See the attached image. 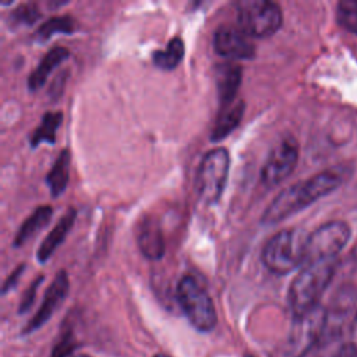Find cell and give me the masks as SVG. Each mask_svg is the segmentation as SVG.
Listing matches in <instances>:
<instances>
[{"label":"cell","instance_id":"1","mask_svg":"<svg viewBox=\"0 0 357 357\" xmlns=\"http://www.w3.org/2000/svg\"><path fill=\"white\" fill-rule=\"evenodd\" d=\"M342 172L331 169L289 185L273 198L265 209L261 222L264 225H275L287 219L319 198L335 191L342 184Z\"/></svg>","mask_w":357,"mask_h":357},{"label":"cell","instance_id":"2","mask_svg":"<svg viewBox=\"0 0 357 357\" xmlns=\"http://www.w3.org/2000/svg\"><path fill=\"white\" fill-rule=\"evenodd\" d=\"M335 269L336 259L310 262L300 268L289 287V305L294 318L319 305L318 303L331 283Z\"/></svg>","mask_w":357,"mask_h":357},{"label":"cell","instance_id":"3","mask_svg":"<svg viewBox=\"0 0 357 357\" xmlns=\"http://www.w3.org/2000/svg\"><path fill=\"white\" fill-rule=\"evenodd\" d=\"M305 237L296 229H283L273 234L262 250L261 259L268 271L275 275H287L301 268Z\"/></svg>","mask_w":357,"mask_h":357},{"label":"cell","instance_id":"4","mask_svg":"<svg viewBox=\"0 0 357 357\" xmlns=\"http://www.w3.org/2000/svg\"><path fill=\"white\" fill-rule=\"evenodd\" d=\"M177 300L190 324L199 332H209L216 326L218 315L208 291L190 275L177 284Z\"/></svg>","mask_w":357,"mask_h":357},{"label":"cell","instance_id":"5","mask_svg":"<svg viewBox=\"0 0 357 357\" xmlns=\"http://www.w3.org/2000/svg\"><path fill=\"white\" fill-rule=\"evenodd\" d=\"M237 7V25L250 38H269L283 22V13L278 3L269 0H241Z\"/></svg>","mask_w":357,"mask_h":357},{"label":"cell","instance_id":"6","mask_svg":"<svg viewBox=\"0 0 357 357\" xmlns=\"http://www.w3.org/2000/svg\"><path fill=\"white\" fill-rule=\"evenodd\" d=\"M230 170V155L223 146L208 151L197 172V192L199 199L206 204H215L223 194Z\"/></svg>","mask_w":357,"mask_h":357},{"label":"cell","instance_id":"7","mask_svg":"<svg viewBox=\"0 0 357 357\" xmlns=\"http://www.w3.org/2000/svg\"><path fill=\"white\" fill-rule=\"evenodd\" d=\"M349 238L350 227L344 222H329L319 226L305 238L303 265L317 261L336 259Z\"/></svg>","mask_w":357,"mask_h":357},{"label":"cell","instance_id":"8","mask_svg":"<svg viewBox=\"0 0 357 357\" xmlns=\"http://www.w3.org/2000/svg\"><path fill=\"white\" fill-rule=\"evenodd\" d=\"M298 162V144L293 137L283 138L268 155L262 169L261 181L272 188L287 178Z\"/></svg>","mask_w":357,"mask_h":357},{"label":"cell","instance_id":"9","mask_svg":"<svg viewBox=\"0 0 357 357\" xmlns=\"http://www.w3.org/2000/svg\"><path fill=\"white\" fill-rule=\"evenodd\" d=\"M326 326V312L319 305L294 318L291 331V350L297 357L304 356L322 336Z\"/></svg>","mask_w":357,"mask_h":357},{"label":"cell","instance_id":"10","mask_svg":"<svg viewBox=\"0 0 357 357\" xmlns=\"http://www.w3.org/2000/svg\"><path fill=\"white\" fill-rule=\"evenodd\" d=\"M213 47L218 54L230 60H251L255 46L251 38L237 25L222 24L213 33Z\"/></svg>","mask_w":357,"mask_h":357},{"label":"cell","instance_id":"11","mask_svg":"<svg viewBox=\"0 0 357 357\" xmlns=\"http://www.w3.org/2000/svg\"><path fill=\"white\" fill-rule=\"evenodd\" d=\"M68 289H70L68 275L64 269H60L56 273L53 282L46 289V293H45L40 307L38 308L36 314L29 319V322L25 325L22 333L28 335L33 331H38L42 325H45L53 317V314L59 310V307L63 304V301L66 300V297L68 294Z\"/></svg>","mask_w":357,"mask_h":357},{"label":"cell","instance_id":"12","mask_svg":"<svg viewBox=\"0 0 357 357\" xmlns=\"http://www.w3.org/2000/svg\"><path fill=\"white\" fill-rule=\"evenodd\" d=\"M137 244L142 255L151 261L160 259L166 252L165 236L153 216H144L137 229Z\"/></svg>","mask_w":357,"mask_h":357},{"label":"cell","instance_id":"13","mask_svg":"<svg viewBox=\"0 0 357 357\" xmlns=\"http://www.w3.org/2000/svg\"><path fill=\"white\" fill-rule=\"evenodd\" d=\"M213 75L220 106L225 107L234 103V98L238 92L243 78V67L237 63L227 61L223 64H218Z\"/></svg>","mask_w":357,"mask_h":357},{"label":"cell","instance_id":"14","mask_svg":"<svg viewBox=\"0 0 357 357\" xmlns=\"http://www.w3.org/2000/svg\"><path fill=\"white\" fill-rule=\"evenodd\" d=\"M77 218V211L74 208H68L66 213L59 219L56 226L49 231V234L45 237V240L40 243L38 251H36V259L40 264H45L53 252L60 247V244L66 240L68 231L71 230L74 222Z\"/></svg>","mask_w":357,"mask_h":357},{"label":"cell","instance_id":"15","mask_svg":"<svg viewBox=\"0 0 357 357\" xmlns=\"http://www.w3.org/2000/svg\"><path fill=\"white\" fill-rule=\"evenodd\" d=\"M70 52L63 47V46H54L52 47L45 56L43 59L39 61V64L36 66V68L29 74L28 77V88L29 91H39L46 79L49 78V75L52 74V71L59 67L64 60L68 59Z\"/></svg>","mask_w":357,"mask_h":357},{"label":"cell","instance_id":"16","mask_svg":"<svg viewBox=\"0 0 357 357\" xmlns=\"http://www.w3.org/2000/svg\"><path fill=\"white\" fill-rule=\"evenodd\" d=\"M244 110L245 103L243 100H237L229 106L222 107L211 131V141L219 142L225 139L234 128H237L243 119Z\"/></svg>","mask_w":357,"mask_h":357},{"label":"cell","instance_id":"17","mask_svg":"<svg viewBox=\"0 0 357 357\" xmlns=\"http://www.w3.org/2000/svg\"><path fill=\"white\" fill-rule=\"evenodd\" d=\"M70 163H71V153L68 148L60 151L59 156L56 158L54 163L52 165L50 170L45 177V183L49 187L50 195L53 198L60 197L68 184L70 177Z\"/></svg>","mask_w":357,"mask_h":357},{"label":"cell","instance_id":"18","mask_svg":"<svg viewBox=\"0 0 357 357\" xmlns=\"http://www.w3.org/2000/svg\"><path fill=\"white\" fill-rule=\"evenodd\" d=\"M53 208L50 205H40L38 206L20 226L13 245L15 248L22 247L26 241H29L32 237H35L52 219Z\"/></svg>","mask_w":357,"mask_h":357},{"label":"cell","instance_id":"19","mask_svg":"<svg viewBox=\"0 0 357 357\" xmlns=\"http://www.w3.org/2000/svg\"><path fill=\"white\" fill-rule=\"evenodd\" d=\"M185 53V47H184V40L181 39V36H173L166 47L163 50H156L152 54V61L153 64L165 71H170L174 70L183 60Z\"/></svg>","mask_w":357,"mask_h":357},{"label":"cell","instance_id":"20","mask_svg":"<svg viewBox=\"0 0 357 357\" xmlns=\"http://www.w3.org/2000/svg\"><path fill=\"white\" fill-rule=\"evenodd\" d=\"M63 123L61 112H46L43 113L39 126L31 135V146L36 148L39 144L46 142L53 145L56 142V132Z\"/></svg>","mask_w":357,"mask_h":357},{"label":"cell","instance_id":"21","mask_svg":"<svg viewBox=\"0 0 357 357\" xmlns=\"http://www.w3.org/2000/svg\"><path fill=\"white\" fill-rule=\"evenodd\" d=\"M75 29L74 20L70 15H61V17H52L46 20L35 32L33 39L36 42H46L52 36L57 33L71 35Z\"/></svg>","mask_w":357,"mask_h":357},{"label":"cell","instance_id":"22","mask_svg":"<svg viewBox=\"0 0 357 357\" xmlns=\"http://www.w3.org/2000/svg\"><path fill=\"white\" fill-rule=\"evenodd\" d=\"M339 24L357 35V0H342L337 3L336 10Z\"/></svg>","mask_w":357,"mask_h":357},{"label":"cell","instance_id":"23","mask_svg":"<svg viewBox=\"0 0 357 357\" xmlns=\"http://www.w3.org/2000/svg\"><path fill=\"white\" fill-rule=\"evenodd\" d=\"M40 18V10L33 3H24L10 14L11 25H33Z\"/></svg>","mask_w":357,"mask_h":357},{"label":"cell","instance_id":"24","mask_svg":"<svg viewBox=\"0 0 357 357\" xmlns=\"http://www.w3.org/2000/svg\"><path fill=\"white\" fill-rule=\"evenodd\" d=\"M43 280V276H38L31 284L29 287L25 290L22 298H21V303H20V307H18V312L20 314H24L26 311H29V308L32 307L33 301H35V297H36V291H38V287L39 284L42 283Z\"/></svg>","mask_w":357,"mask_h":357},{"label":"cell","instance_id":"25","mask_svg":"<svg viewBox=\"0 0 357 357\" xmlns=\"http://www.w3.org/2000/svg\"><path fill=\"white\" fill-rule=\"evenodd\" d=\"M73 346H74V340H73V336L70 332H67L64 335L63 339L59 340V343L56 344L53 353H52V357H66L71 350H73Z\"/></svg>","mask_w":357,"mask_h":357},{"label":"cell","instance_id":"26","mask_svg":"<svg viewBox=\"0 0 357 357\" xmlns=\"http://www.w3.org/2000/svg\"><path fill=\"white\" fill-rule=\"evenodd\" d=\"M24 271H25V264H20V265L11 272V275H10V276L4 280V283H3V294H6L7 291H10V290L17 284V282H18L21 273H24Z\"/></svg>","mask_w":357,"mask_h":357},{"label":"cell","instance_id":"27","mask_svg":"<svg viewBox=\"0 0 357 357\" xmlns=\"http://www.w3.org/2000/svg\"><path fill=\"white\" fill-rule=\"evenodd\" d=\"M333 357H357V347L349 342L343 344Z\"/></svg>","mask_w":357,"mask_h":357},{"label":"cell","instance_id":"28","mask_svg":"<svg viewBox=\"0 0 357 357\" xmlns=\"http://www.w3.org/2000/svg\"><path fill=\"white\" fill-rule=\"evenodd\" d=\"M350 343L357 347V311H356V315L351 322V342Z\"/></svg>","mask_w":357,"mask_h":357},{"label":"cell","instance_id":"29","mask_svg":"<svg viewBox=\"0 0 357 357\" xmlns=\"http://www.w3.org/2000/svg\"><path fill=\"white\" fill-rule=\"evenodd\" d=\"M153 357H169V356H166V354H163V353H159V354H156V356H153Z\"/></svg>","mask_w":357,"mask_h":357},{"label":"cell","instance_id":"30","mask_svg":"<svg viewBox=\"0 0 357 357\" xmlns=\"http://www.w3.org/2000/svg\"><path fill=\"white\" fill-rule=\"evenodd\" d=\"M74 357H91V356H88V354H77Z\"/></svg>","mask_w":357,"mask_h":357},{"label":"cell","instance_id":"31","mask_svg":"<svg viewBox=\"0 0 357 357\" xmlns=\"http://www.w3.org/2000/svg\"><path fill=\"white\" fill-rule=\"evenodd\" d=\"M245 357H254V356H251V354H247V356H245Z\"/></svg>","mask_w":357,"mask_h":357}]
</instances>
